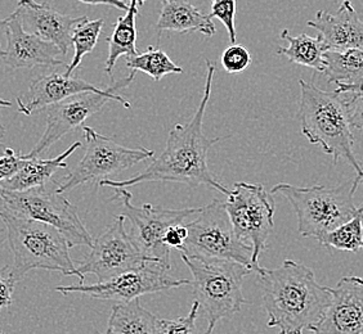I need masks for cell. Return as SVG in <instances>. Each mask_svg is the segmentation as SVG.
Instances as JSON below:
<instances>
[{
	"label": "cell",
	"instance_id": "obj_10",
	"mask_svg": "<svg viewBox=\"0 0 363 334\" xmlns=\"http://www.w3.org/2000/svg\"><path fill=\"white\" fill-rule=\"evenodd\" d=\"M224 207L238 239L252 248L254 272L263 270L259 258L266 250L267 241L274 229V201L259 183H236Z\"/></svg>",
	"mask_w": 363,
	"mask_h": 334
},
{
	"label": "cell",
	"instance_id": "obj_12",
	"mask_svg": "<svg viewBox=\"0 0 363 334\" xmlns=\"http://www.w3.org/2000/svg\"><path fill=\"white\" fill-rule=\"evenodd\" d=\"M132 71L129 76L107 86L101 93L85 91L77 96L58 102L56 105H49L47 111V126L43 132L42 138L38 140L34 148L30 151V157H40V154L47 152L56 142L63 138L66 134L74 132L79 126L83 125L86 120L98 113L110 100H115L125 108H130V103L121 97L120 91L128 88L135 77Z\"/></svg>",
	"mask_w": 363,
	"mask_h": 334
},
{
	"label": "cell",
	"instance_id": "obj_16",
	"mask_svg": "<svg viewBox=\"0 0 363 334\" xmlns=\"http://www.w3.org/2000/svg\"><path fill=\"white\" fill-rule=\"evenodd\" d=\"M7 21V45L0 53L3 63L11 70L56 67L65 61L60 48L53 42H45L39 36L28 34L21 26L17 14L11 13Z\"/></svg>",
	"mask_w": 363,
	"mask_h": 334
},
{
	"label": "cell",
	"instance_id": "obj_11",
	"mask_svg": "<svg viewBox=\"0 0 363 334\" xmlns=\"http://www.w3.org/2000/svg\"><path fill=\"white\" fill-rule=\"evenodd\" d=\"M83 132L86 140L84 156L69 176H66L61 184H57V192L61 195L91 181L105 180L111 175L120 174L155 156L154 151L143 146L126 148L121 146L96 132L91 126H83Z\"/></svg>",
	"mask_w": 363,
	"mask_h": 334
},
{
	"label": "cell",
	"instance_id": "obj_14",
	"mask_svg": "<svg viewBox=\"0 0 363 334\" xmlns=\"http://www.w3.org/2000/svg\"><path fill=\"white\" fill-rule=\"evenodd\" d=\"M146 263L152 261L140 253L126 233L125 216L119 215L97 239H94L91 253L75 267L71 277H77L80 284H84L85 277L89 274L96 275L98 282H104Z\"/></svg>",
	"mask_w": 363,
	"mask_h": 334
},
{
	"label": "cell",
	"instance_id": "obj_27",
	"mask_svg": "<svg viewBox=\"0 0 363 334\" xmlns=\"http://www.w3.org/2000/svg\"><path fill=\"white\" fill-rule=\"evenodd\" d=\"M323 247L339 250H363V212H357L347 223L328 231L318 241Z\"/></svg>",
	"mask_w": 363,
	"mask_h": 334
},
{
	"label": "cell",
	"instance_id": "obj_3",
	"mask_svg": "<svg viewBox=\"0 0 363 334\" xmlns=\"http://www.w3.org/2000/svg\"><path fill=\"white\" fill-rule=\"evenodd\" d=\"M299 86L301 134L311 144L321 146L325 154H330L334 165L340 160L347 161L357 176L362 178L363 167L354 156V138L342 96L335 91H322L303 79Z\"/></svg>",
	"mask_w": 363,
	"mask_h": 334
},
{
	"label": "cell",
	"instance_id": "obj_23",
	"mask_svg": "<svg viewBox=\"0 0 363 334\" xmlns=\"http://www.w3.org/2000/svg\"><path fill=\"white\" fill-rule=\"evenodd\" d=\"M116 334H156V316L140 305V299L112 306L108 329Z\"/></svg>",
	"mask_w": 363,
	"mask_h": 334
},
{
	"label": "cell",
	"instance_id": "obj_31",
	"mask_svg": "<svg viewBox=\"0 0 363 334\" xmlns=\"http://www.w3.org/2000/svg\"><path fill=\"white\" fill-rule=\"evenodd\" d=\"M220 62L224 70L230 75H238L242 74L252 62V54L245 48L244 45L232 44L230 47L225 49L223 54L220 57Z\"/></svg>",
	"mask_w": 363,
	"mask_h": 334
},
{
	"label": "cell",
	"instance_id": "obj_2",
	"mask_svg": "<svg viewBox=\"0 0 363 334\" xmlns=\"http://www.w3.org/2000/svg\"><path fill=\"white\" fill-rule=\"evenodd\" d=\"M257 275L268 315L267 327L277 328L279 334L311 330L331 304L333 288L321 286L311 267L294 260H285L274 269L263 267Z\"/></svg>",
	"mask_w": 363,
	"mask_h": 334
},
{
	"label": "cell",
	"instance_id": "obj_39",
	"mask_svg": "<svg viewBox=\"0 0 363 334\" xmlns=\"http://www.w3.org/2000/svg\"><path fill=\"white\" fill-rule=\"evenodd\" d=\"M8 212L9 211H8L7 202H6L4 197L0 193V223H3V216L7 215Z\"/></svg>",
	"mask_w": 363,
	"mask_h": 334
},
{
	"label": "cell",
	"instance_id": "obj_19",
	"mask_svg": "<svg viewBox=\"0 0 363 334\" xmlns=\"http://www.w3.org/2000/svg\"><path fill=\"white\" fill-rule=\"evenodd\" d=\"M307 25L317 30L328 50L363 49V22L350 0H344L336 14L318 11Z\"/></svg>",
	"mask_w": 363,
	"mask_h": 334
},
{
	"label": "cell",
	"instance_id": "obj_20",
	"mask_svg": "<svg viewBox=\"0 0 363 334\" xmlns=\"http://www.w3.org/2000/svg\"><path fill=\"white\" fill-rule=\"evenodd\" d=\"M156 30L160 35L164 31L174 33H201L213 36L217 33L214 22L203 14L189 0H161V11Z\"/></svg>",
	"mask_w": 363,
	"mask_h": 334
},
{
	"label": "cell",
	"instance_id": "obj_22",
	"mask_svg": "<svg viewBox=\"0 0 363 334\" xmlns=\"http://www.w3.org/2000/svg\"><path fill=\"white\" fill-rule=\"evenodd\" d=\"M146 0H130L129 9L124 16L118 18L113 25L111 36L106 39L108 42V57L106 61L105 72L112 77V71L120 57H133L138 54L137 50V28L135 20L142 6Z\"/></svg>",
	"mask_w": 363,
	"mask_h": 334
},
{
	"label": "cell",
	"instance_id": "obj_44",
	"mask_svg": "<svg viewBox=\"0 0 363 334\" xmlns=\"http://www.w3.org/2000/svg\"><path fill=\"white\" fill-rule=\"evenodd\" d=\"M105 334H116V333H112V332H110V330H107Z\"/></svg>",
	"mask_w": 363,
	"mask_h": 334
},
{
	"label": "cell",
	"instance_id": "obj_38",
	"mask_svg": "<svg viewBox=\"0 0 363 334\" xmlns=\"http://www.w3.org/2000/svg\"><path fill=\"white\" fill-rule=\"evenodd\" d=\"M7 44V21L0 17V53L3 52V44Z\"/></svg>",
	"mask_w": 363,
	"mask_h": 334
},
{
	"label": "cell",
	"instance_id": "obj_13",
	"mask_svg": "<svg viewBox=\"0 0 363 334\" xmlns=\"http://www.w3.org/2000/svg\"><path fill=\"white\" fill-rule=\"evenodd\" d=\"M168 272L169 269L157 263H146L138 267L121 272L113 278L98 282L96 284L85 286L79 283L71 286H58L56 291L62 293L63 296L70 293H82L91 299L129 302L145 294L191 284L189 279L173 278Z\"/></svg>",
	"mask_w": 363,
	"mask_h": 334
},
{
	"label": "cell",
	"instance_id": "obj_32",
	"mask_svg": "<svg viewBox=\"0 0 363 334\" xmlns=\"http://www.w3.org/2000/svg\"><path fill=\"white\" fill-rule=\"evenodd\" d=\"M26 156L14 152L9 148L7 154L0 156V181L7 180L12 178L25 163Z\"/></svg>",
	"mask_w": 363,
	"mask_h": 334
},
{
	"label": "cell",
	"instance_id": "obj_26",
	"mask_svg": "<svg viewBox=\"0 0 363 334\" xmlns=\"http://www.w3.org/2000/svg\"><path fill=\"white\" fill-rule=\"evenodd\" d=\"M126 67L134 72H143L154 81L170 74H183L184 70L177 66L161 48L150 47L146 52L133 57H125Z\"/></svg>",
	"mask_w": 363,
	"mask_h": 334
},
{
	"label": "cell",
	"instance_id": "obj_9",
	"mask_svg": "<svg viewBox=\"0 0 363 334\" xmlns=\"http://www.w3.org/2000/svg\"><path fill=\"white\" fill-rule=\"evenodd\" d=\"M132 198V193L124 188H115V195L112 197V201L121 203V215L130 220L132 229L129 236L147 260L170 270V248L164 243L165 233L172 226L189 223L201 211V207L170 209L148 203L135 206Z\"/></svg>",
	"mask_w": 363,
	"mask_h": 334
},
{
	"label": "cell",
	"instance_id": "obj_8",
	"mask_svg": "<svg viewBox=\"0 0 363 334\" xmlns=\"http://www.w3.org/2000/svg\"><path fill=\"white\" fill-rule=\"evenodd\" d=\"M8 206V214L47 224L62 233L70 248L77 246L91 247L94 239L85 228L77 209L57 192L56 187L47 185L25 192H11L0 188Z\"/></svg>",
	"mask_w": 363,
	"mask_h": 334
},
{
	"label": "cell",
	"instance_id": "obj_25",
	"mask_svg": "<svg viewBox=\"0 0 363 334\" xmlns=\"http://www.w3.org/2000/svg\"><path fill=\"white\" fill-rule=\"evenodd\" d=\"M325 61L328 83H350L363 77V49L326 50Z\"/></svg>",
	"mask_w": 363,
	"mask_h": 334
},
{
	"label": "cell",
	"instance_id": "obj_42",
	"mask_svg": "<svg viewBox=\"0 0 363 334\" xmlns=\"http://www.w3.org/2000/svg\"><path fill=\"white\" fill-rule=\"evenodd\" d=\"M4 107H12V103L9 100L0 98V108H4Z\"/></svg>",
	"mask_w": 363,
	"mask_h": 334
},
{
	"label": "cell",
	"instance_id": "obj_36",
	"mask_svg": "<svg viewBox=\"0 0 363 334\" xmlns=\"http://www.w3.org/2000/svg\"><path fill=\"white\" fill-rule=\"evenodd\" d=\"M336 93L339 94H348L352 97L363 98V77L357 79L350 83H337Z\"/></svg>",
	"mask_w": 363,
	"mask_h": 334
},
{
	"label": "cell",
	"instance_id": "obj_37",
	"mask_svg": "<svg viewBox=\"0 0 363 334\" xmlns=\"http://www.w3.org/2000/svg\"><path fill=\"white\" fill-rule=\"evenodd\" d=\"M77 1L89 4V6H110V7L116 8L120 11L129 9V4H126L124 0H77Z\"/></svg>",
	"mask_w": 363,
	"mask_h": 334
},
{
	"label": "cell",
	"instance_id": "obj_33",
	"mask_svg": "<svg viewBox=\"0 0 363 334\" xmlns=\"http://www.w3.org/2000/svg\"><path fill=\"white\" fill-rule=\"evenodd\" d=\"M16 283L17 280L11 274L9 266L0 269V311L12 305Z\"/></svg>",
	"mask_w": 363,
	"mask_h": 334
},
{
	"label": "cell",
	"instance_id": "obj_41",
	"mask_svg": "<svg viewBox=\"0 0 363 334\" xmlns=\"http://www.w3.org/2000/svg\"><path fill=\"white\" fill-rule=\"evenodd\" d=\"M4 231H7V229H6V224L3 221V223H0V244L4 242V237H3Z\"/></svg>",
	"mask_w": 363,
	"mask_h": 334
},
{
	"label": "cell",
	"instance_id": "obj_28",
	"mask_svg": "<svg viewBox=\"0 0 363 334\" xmlns=\"http://www.w3.org/2000/svg\"><path fill=\"white\" fill-rule=\"evenodd\" d=\"M104 25H105V21L102 18L89 21L88 17H85L84 20L74 28L71 42H72V47L75 49V52H74V57L71 59L70 64L67 66V70L65 72L67 76H72V74L80 66L83 58L86 54H89L94 47L97 45Z\"/></svg>",
	"mask_w": 363,
	"mask_h": 334
},
{
	"label": "cell",
	"instance_id": "obj_30",
	"mask_svg": "<svg viewBox=\"0 0 363 334\" xmlns=\"http://www.w3.org/2000/svg\"><path fill=\"white\" fill-rule=\"evenodd\" d=\"M236 3L238 0H211V7L208 16L209 18H218L222 22L224 28L230 36V44H236V26H235V17H236Z\"/></svg>",
	"mask_w": 363,
	"mask_h": 334
},
{
	"label": "cell",
	"instance_id": "obj_24",
	"mask_svg": "<svg viewBox=\"0 0 363 334\" xmlns=\"http://www.w3.org/2000/svg\"><path fill=\"white\" fill-rule=\"evenodd\" d=\"M281 39L289 42V47L277 48V54L286 57L290 62L306 66L321 74L325 72L326 70L325 52L328 49L321 36L312 38L307 34L291 36L289 30H284L281 33Z\"/></svg>",
	"mask_w": 363,
	"mask_h": 334
},
{
	"label": "cell",
	"instance_id": "obj_35",
	"mask_svg": "<svg viewBox=\"0 0 363 334\" xmlns=\"http://www.w3.org/2000/svg\"><path fill=\"white\" fill-rule=\"evenodd\" d=\"M187 237H189L187 225H186V224H179V225L172 226V228L165 233L164 243L167 244L170 250L174 248V250H181Z\"/></svg>",
	"mask_w": 363,
	"mask_h": 334
},
{
	"label": "cell",
	"instance_id": "obj_1",
	"mask_svg": "<svg viewBox=\"0 0 363 334\" xmlns=\"http://www.w3.org/2000/svg\"><path fill=\"white\" fill-rule=\"evenodd\" d=\"M216 64L206 59V80L205 91L195 116L187 124H177L169 132L168 142L164 152L155 159L154 162L142 173L133 175L125 180L105 179L98 183L101 187L108 188H128L142 183H179L189 187H208L228 195L230 190L214 178L208 166L209 151L225 138L209 139L203 135V116L211 96L213 77Z\"/></svg>",
	"mask_w": 363,
	"mask_h": 334
},
{
	"label": "cell",
	"instance_id": "obj_46",
	"mask_svg": "<svg viewBox=\"0 0 363 334\" xmlns=\"http://www.w3.org/2000/svg\"><path fill=\"white\" fill-rule=\"evenodd\" d=\"M0 334H6V333H3V332H0Z\"/></svg>",
	"mask_w": 363,
	"mask_h": 334
},
{
	"label": "cell",
	"instance_id": "obj_4",
	"mask_svg": "<svg viewBox=\"0 0 363 334\" xmlns=\"http://www.w3.org/2000/svg\"><path fill=\"white\" fill-rule=\"evenodd\" d=\"M359 178L344 181L340 185L326 187H295L279 183L271 195L285 197L291 203L298 216V231L301 237L320 241L328 231L347 223L357 215L354 195L359 185Z\"/></svg>",
	"mask_w": 363,
	"mask_h": 334
},
{
	"label": "cell",
	"instance_id": "obj_43",
	"mask_svg": "<svg viewBox=\"0 0 363 334\" xmlns=\"http://www.w3.org/2000/svg\"><path fill=\"white\" fill-rule=\"evenodd\" d=\"M359 183L363 184V176L362 178H359ZM357 212H363V202L359 205V207H357Z\"/></svg>",
	"mask_w": 363,
	"mask_h": 334
},
{
	"label": "cell",
	"instance_id": "obj_17",
	"mask_svg": "<svg viewBox=\"0 0 363 334\" xmlns=\"http://www.w3.org/2000/svg\"><path fill=\"white\" fill-rule=\"evenodd\" d=\"M14 13L25 31L45 42H53L62 56L67 54L72 45L74 28L86 17H71L58 12L47 3H38L35 0H18Z\"/></svg>",
	"mask_w": 363,
	"mask_h": 334
},
{
	"label": "cell",
	"instance_id": "obj_21",
	"mask_svg": "<svg viewBox=\"0 0 363 334\" xmlns=\"http://www.w3.org/2000/svg\"><path fill=\"white\" fill-rule=\"evenodd\" d=\"M80 146L82 143L75 142L63 154L49 160H44L40 157H30L26 154V161L23 166L12 178L0 181V188L11 192H25L28 189L47 185L52 181V176L56 174L58 170L67 167L66 160Z\"/></svg>",
	"mask_w": 363,
	"mask_h": 334
},
{
	"label": "cell",
	"instance_id": "obj_40",
	"mask_svg": "<svg viewBox=\"0 0 363 334\" xmlns=\"http://www.w3.org/2000/svg\"><path fill=\"white\" fill-rule=\"evenodd\" d=\"M4 127H3V124H1V121H0V156H4V154H8V151H9V146H4V143L1 142V137L4 135Z\"/></svg>",
	"mask_w": 363,
	"mask_h": 334
},
{
	"label": "cell",
	"instance_id": "obj_6",
	"mask_svg": "<svg viewBox=\"0 0 363 334\" xmlns=\"http://www.w3.org/2000/svg\"><path fill=\"white\" fill-rule=\"evenodd\" d=\"M183 263L192 274L196 301L208 321L205 334H213L218 323L238 313L247 301L242 282L252 270L244 265L220 258H189L181 253Z\"/></svg>",
	"mask_w": 363,
	"mask_h": 334
},
{
	"label": "cell",
	"instance_id": "obj_29",
	"mask_svg": "<svg viewBox=\"0 0 363 334\" xmlns=\"http://www.w3.org/2000/svg\"><path fill=\"white\" fill-rule=\"evenodd\" d=\"M200 311V304L195 301L189 315L178 319H161L156 316V334H197L196 321Z\"/></svg>",
	"mask_w": 363,
	"mask_h": 334
},
{
	"label": "cell",
	"instance_id": "obj_34",
	"mask_svg": "<svg viewBox=\"0 0 363 334\" xmlns=\"http://www.w3.org/2000/svg\"><path fill=\"white\" fill-rule=\"evenodd\" d=\"M347 105L352 129L363 132V98L352 97L348 94H340Z\"/></svg>",
	"mask_w": 363,
	"mask_h": 334
},
{
	"label": "cell",
	"instance_id": "obj_45",
	"mask_svg": "<svg viewBox=\"0 0 363 334\" xmlns=\"http://www.w3.org/2000/svg\"><path fill=\"white\" fill-rule=\"evenodd\" d=\"M124 1H125V0H124ZM128 1H129V3H130V0H128Z\"/></svg>",
	"mask_w": 363,
	"mask_h": 334
},
{
	"label": "cell",
	"instance_id": "obj_18",
	"mask_svg": "<svg viewBox=\"0 0 363 334\" xmlns=\"http://www.w3.org/2000/svg\"><path fill=\"white\" fill-rule=\"evenodd\" d=\"M104 91L105 89H101L80 77L67 76L66 74L53 72L34 80L28 93L17 97V105L21 113L31 116L36 112L48 108L49 105H56L80 93H101Z\"/></svg>",
	"mask_w": 363,
	"mask_h": 334
},
{
	"label": "cell",
	"instance_id": "obj_7",
	"mask_svg": "<svg viewBox=\"0 0 363 334\" xmlns=\"http://www.w3.org/2000/svg\"><path fill=\"white\" fill-rule=\"evenodd\" d=\"M186 225L189 237L181 253L189 258L230 260L254 272L252 248L238 239L224 202L213 200Z\"/></svg>",
	"mask_w": 363,
	"mask_h": 334
},
{
	"label": "cell",
	"instance_id": "obj_15",
	"mask_svg": "<svg viewBox=\"0 0 363 334\" xmlns=\"http://www.w3.org/2000/svg\"><path fill=\"white\" fill-rule=\"evenodd\" d=\"M313 334H363V278L342 277L333 288V299Z\"/></svg>",
	"mask_w": 363,
	"mask_h": 334
},
{
	"label": "cell",
	"instance_id": "obj_5",
	"mask_svg": "<svg viewBox=\"0 0 363 334\" xmlns=\"http://www.w3.org/2000/svg\"><path fill=\"white\" fill-rule=\"evenodd\" d=\"M3 221L13 253L11 274L17 282L35 269L72 275L77 266L70 256L69 242L60 230L12 214L3 216Z\"/></svg>",
	"mask_w": 363,
	"mask_h": 334
}]
</instances>
